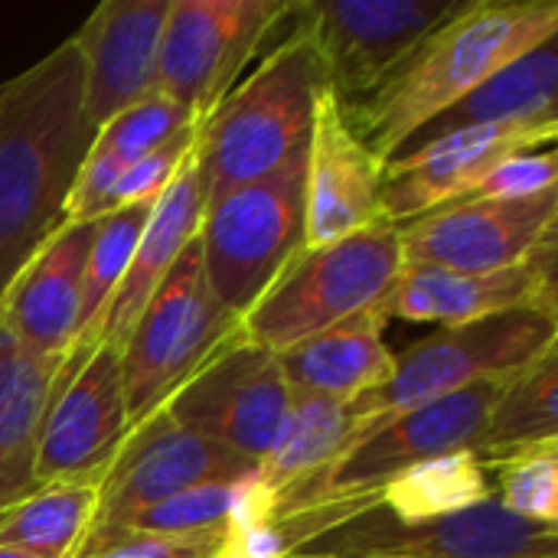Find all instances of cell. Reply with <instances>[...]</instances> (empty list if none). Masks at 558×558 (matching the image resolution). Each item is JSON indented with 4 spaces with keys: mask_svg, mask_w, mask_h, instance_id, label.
<instances>
[{
    "mask_svg": "<svg viewBox=\"0 0 558 558\" xmlns=\"http://www.w3.org/2000/svg\"><path fill=\"white\" fill-rule=\"evenodd\" d=\"M242 484H209L186 494H177L163 504L131 513L118 526L163 533V536H193V533H226Z\"/></svg>",
    "mask_w": 558,
    "mask_h": 558,
    "instance_id": "4dcf8cb0",
    "label": "cell"
},
{
    "mask_svg": "<svg viewBox=\"0 0 558 558\" xmlns=\"http://www.w3.org/2000/svg\"><path fill=\"white\" fill-rule=\"evenodd\" d=\"M275 539L288 558H558V530L526 523L497 500L422 523L369 504L281 530Z\"/></svg>",
    "mask_w": 558,
    "mask_h": 558,
    "instance_id": "8992f818",
    "label": "cell"
},
{
    "mask_svg": "<svg viewBox=\"0 0 558 558\" xmlns=\"http://www.w3.org/2000/svg\"><path fill=\"white\" fill-rule=\"evenodd\" d=\"M558 232V186L530 199H458L399 226L402 265L500 271Z\"/></svg>",
    "mask_w": 558,
    "mask_h": 558,
    "instance_id": "5bb4252c",
    "label": "cell"
},
{
    "mask_svg": "<svg viewBox=\"0 0 558 558\" xmlns=\"http://www.w3.org/2000/svg\"><path fill=\"white\" fill-rule=\"evenodd\" d=\"M255 474L258 464L248 458H239L229 448L180 428L167 412H157L131 428L114 451L101 481L92 530L118 526L131 513L177 494L209 484H245Z\"/></svg>",
    "mask_w": 558,
    "mask_h": 558,
    "instance_id": "4fadbf2b",
    "label": "cell"
},
{
    "mask_svg": "<svg viewBox=\"0 0 558 558\" xmlns=\"http://www.w3.org/2000/svg\"><path fill=\"white\" fill-rule=\"evenodd\" d=\"M278 363L291 392L350 405L392 376L396 353L386 347V317L369 307L281 350Z\"/></svg>",
    "mask_w": 558,
    "mask_h": 558,
    "instance_id": "44dd1931",
    "label": "cell"
},
{
    "mask_svg": "<svg viewBox=\"0 0 558 558\" xmlns=\"http://www.w3.org/2000/svg\"><path fill=\"white\" fill-rule=\"evenodd\" d=\"M307 150L278 170L206 203L196 232L206 281L222 307L242 317L304 248Z\"/></svg>",
    "mask_w": 558,
    "mask_h": 558,
    "instance_id": "ba28073f",
    "label": "cell"
},
{
    "mask_svg": "<svg viewBox=\"0 0 558 558\" xmlns=\"http://www.w3.org/2000/svg\"><path fill=\"white\" fill-rule=\"evenodd\" d=\"M386 160L347 124L337 92L327 85L314 108L304 170V248L340 242L383 219Z\"/></svg>",
    "mask_w": 558,
    "mask_h": 558,
    "instance_id": "e0dca14e",
    "label": "cell"
},
{
    "mask_svg": "<svg viewBox=\"0 0 558 558\" xmlns=\"http://www.w3.org/2000/svg\"><path fill=\"white\" fill-rule=\"evenodd\" d=\"M128 435L114 347H72L52 379L36 435V484L105 474Z\"/></svg>",
    "mask_w": 558,
    "mask_h": 558,
    "instance_id": "7c38bea8",
    "label": "cell"
},
{
    "mask_svg": "<svg viewBox=\"0 0 558 558\" xmlns=\"http://www.w3.org/2000/svg\"><path fill=\"white\" fill-rule=\"evenodd\" d=\"M105 474L36 484L0 520V549L29 558H75L92 533Z\"/></svg>",
    "mask_w": 558,
    "mask_h": 558,
    "instance_id": "d4e9b609",
    "label": "cell"
},
{
    "mask_svg": "<svg viewBox=\"0 0 558 558\" xmlns=\"http://www.w3.org/2000/svg\"><path fill=\"white\" fill-rule=\"evenodd\" d=\"M92 137L72 36L0 85V298L65 222Z\"/></svg>",
    "mask_w": 558,
    "mask_h": 558,
    "instance_id": "6da1fadb",
    "label": "cell"
},
{
    "mask_svg": "<svg viewBox=\"0 0 558 558\" xmlns=\"http://www.w3.org/2000/svg\"><path fill=\"white\" fill-rule=\"evenodd\" d=\"M556 242L558 232L546 235L520 265L500 271H448L402 265L399 278L376 304V311L386 320L402 317L412 324L438 327H458L507 311H543L558 317Z\"/></svg>",
    "mask_w": 558,
    "mask_h": 558,
    "instance_id": "9a60e30c",
    "label": "cell"
},
{
    "mask_svg": "<svg viewBox=\"0 0 558 558\" xmlns=\"http://www.w3.org/2000/svg\"><path fill=\"white\" fill-rule=\"evenodd\" d=\"M294 0H170L157 49V92L199 128L245 65L284 26Z\"/></svg>",
    "mask_w": 558,
    "mask_h": 558,
    "instance_id": "9c48e42d",
    "label": "cell"
},
{
    "mask_svg": "<svg viewBox=\"0 0 558 558\" xmlns=\"http://www.w3.org/2000/svg\"><path fill=\"white\" fill-rule=\"evenodd\" d=\"M281 558H288V556H281Z\"/></svg>",
    "mask_w": 558,
    "mask_h": 558,
    "instance_id": "d590c367",
    "label": "cell"
},
{
    "mask_svg": "<svg viewBox=\"0 0 558 558\" xmlns=\"http://www.w3.org/2000/svg\"><path fill=\"white\" fill-rule=\"evenodd\" d=\"M203 209H206V190H203V180H199L196 157L190 150L183 167L177 170V177L157 196L121 284L108 298L105 311L98 314V320L92 327V333L75 347L101 343V347L118 350L124 343L128 330L134 327V320L141 317V311L147 307L154 291L163 284V278L170 275V268L183 255V248L196 239L199 222H203Z\"/></svg>",
    "mask_w": 558,
    "mask_h": 558,
    "instance_id": "ffe728a7",
    "label": "cell"
},
{
    "mask_svg": "<svg viewBox=\"0 0 558 558\" xmlns=\"http://www.w3.org/2000/svg\"><path fill=\"white\" fill-rule=\"evenodd\" d=\"M199 131V128H196ZM196 131H183L177 134L173 141L160 144L157 150H150L147 157H141L137 163H131L111 186V196H108V213L111 209H121V206H134V203H154L167 183L177 177V170L183 167L186 154L193 150V141H196Z\"/></svg>",
    "mask_w": 558,
    "mask_h": 558,
    "instance_id": "d6a6232c",
    "label": "cell"
},
{
    "mask_svg": "<svg viewBox=\"0 0 558 558\" xmlns=\"http://www.w3.org/2000/svg\"><path fill=\"white\" fill-rule=\"evenodd\" d=\"M350 428L353 422L347 402L291 392V409L278 432V441L255 474L262 490L271 497V510L275 500H281L288 490L314 477L343 451Z\"/></svg>",
    "mask_w": 558,
    "mask_h": 558,
    "instance_id": "484cf974",
    "label": "cell"
},
{
    "mask_svg": "<svg viewBox=\"0 0 558 558\" xmlns=\"http://www.w3.org/2000/svg\"><path fill=\"white\" fill-rule=\"evenodd\" d=\"M556 147H539L497 163L464 199H530L546 190H556Z\"/></svg>",
    "mask_w": 558,
    "mask_h": 558,
    "instance_id": "836d02e7",
    "label": "cell"
},
{
    "mask_svg": "<svg viewBox=\"0 0 558 558\" xmlns=\"http://www.w3.org/2000/svg\"><path fill=\"white\" fill-rule=\"evenodd\" d=\"M56 366L26 353L0 320V520L36 487V435Z\"/></svg>",
    "mask_w": 558,
    "mask_h": 558,
    "instance_id": "cb8c5ba5",
    "label": "cell"
},
{
    "mask_svg": "<svg viewBox=\"0 0 558 558\" xmlns=\"http://www.w3.org/2000/svg\"><path fill=\"white\" fill-rule=\"evenodd\" d=\"M226 533H193V536H163L131 526L92 530L75 558H209L222 546Z\"/></svg>",
    "mask_w": 558,
    "mask_h": 558,
    "instance_id": "1f68e13d",
    "label": "cell"
},
{
    "mask_svg": "<svg viewBox=\"0 0 558 558\" xmlns=\"http://www.w3.org/2000/svg\"><path fill=\"white\" fill-rule=\"evenodd\" d=\"M170 0H101L72 36L82 56L85 118L105 121L157 88V49Z\"/></svg>",
    "mask_w": 558,
    "mask_h": 558,
    "instance_id": "ac0fdd59",
    "label": "cell"
},
{
    "mask_svg": "<svg viewBox=\"0 0 558 558\" xmlns=\"http://www.w3.org/2000/svg\"><path fill=\"white\" fill-rule=\"evenodd\" d=\"M281 29L284 36L265 52L258 69L239 82L196 131L193 157L206 203L307 150L327 75L307 39L294 33L288 20Z\"/></svg>",
    "mask_w": 558,
    "mask_h": 558,
    "instance_id": "3957f363",
    "label": "cell"
},
{
    "mask_svg": "<svg viewBox=\"0 0 558 558\" xmlns=\"http://www.w3.org/2000/svg\"><path fill=\"white\" fill-rule=\"evenodd\" d=\"M239 333L242 317L213 294L193 239L118 347L128 432L157 415Z\"/></svg>",
    "mask_w": 558,
    "mask_h": 558,
    "instance_id": "52a82bcc",
    "label": "cell"
},
{
    "mask_svg": "<svg viewBox=\"0 0 558 558\" xmlns=\"http://www.w3.org/2000/svg\"><path fill=\"white\" fill-rule=\"evenodd\" d=\"M154 203H134V206H121V209H111V213L98 216V229H95V239H92V248H88V258H85L82 314H78L75 343H82L92 333L98 314L105 311L114 288L121 284V278H124V271L131 265V255L137 248V239H141V232H144V226L150 219Z\"/></svg>",
    "mask_w": 558,
    "mask_h": 558,
    "instance_id": "f1b7e54d",
    "label": "cell"
},
{
    "mask_svg": "<svg viewBox=\"0 0 558 558\" xmlns=\"http://www.w3.org/2000/svg\"><path fill=\"white\" fill-rule=\"evenodd\" d=\"M291 409V386L278 353L242 333L222 347L160 412L180 428L262 464Z\"/></svg>",
    "mask_w": 558,
    "mask_h": 558,
    "instance_id": "8fae6325",
    "label": "cell"
},
{
    "mask_svg": "<svg viewBox=\"0 0 558 558\" xmlns=\"http://www.w3.org/2000/svg\"><path fill=\"white\" fill-rule=\"evenodd\" d=\"M402 271L399 226L379 219L340 242L301 248L242 314V337L281 353L376 307Z\"/></svg>",
    "mask_w": 558,
    "mask_h": 558,
    "instance_id": "5b68a950",
    "label": "cell"
},
{
    "mask_svg": "<svg viewBox=\"0 0 558 558\" xmlns=\"http://www.w3.org/2000/svg\"><path fill=\"white\" fill-rule=\"evenodd\" d=\"M558 36L546 39L533 52L513 59L474 92L458 98L438 118L422 124L389 160L412 154L415 147L438 141L445 134H458L468 128H494V124H526V121H558ZM386 160V163H389Z\"/></svg>",
    "mask_w": 558,
    "mask_h": 558,
    "instance_id": "7402d4cb",
    "label": "cell"
},
{
    "mask_svg": "<svg viewBox=\"0 0 558 558\" xmlns=\"http://www.w3.org/2000/svg\"><path fill=\"white\" fill-rule=\"evenodd\" d=\"M558 36L556 0H464L369 95L340 101L350 131L389 160L422 124Z\"/></svg>",
    "mask_w": 558,
    "mask_h": 558,
    "instance_id": "7a4b0ae2",
    "label": "cell"
},
{
    "mask_svg": "<svg viewBox=\"0 0 558 558\" xmlns=\"http://www.w3.org/2000/svg\"><path fill=\"white\" fill-rule=\"evenodd\" d=\"M209 558H281L271 526H226L222 546Z\"/></svg>",
    "mask_w": 558,
    "mask_h": 558,
    "instance_id": "e575fe53",
    "label": "cell"
},
{
    "mask_svg": "<svg viewBox=\"0 0 558 558\" xmlns=\"http://www.w3.org/2000/svg\"><path fill=\"white\" fill-rule=\"evenodd\" d=\"M98 219L62 222L13 275L0 298V320L16 343L49 363H59L78 333L85 258Z\"/></svg>",
    "mask_w": 558,
    "mask_h": 558,
    "instance_id": "d6986e66",
    "label": "cell"
},
{
    "mask_svg": "<svg viewBox=\"0 0 558 558\" xmlns=\"http://www.w3.org/2000/svg\"><path fill=\"white\" fill-rule=\"evenodd\" d=\"M183 131H196L193 118L163 92H150L111 121H105L82 160L78 180L72 186L69 206H65V222H82V219H98L108 213V196L114 180L157 150L160 144L173 141Z\"/></svg>",
    "mask_w": 558,
    "mask_h": 558,
    "instance_id": "603a6c76",
    "label": "cell"
},
{
    "mask_svg": "<svg viewBox=\"0 0 558 558\" xmlns=\"http://www.w3.org/2000/svg\"><path fill=\"white\" fill-rule=\"evenodd\" d=\"M553 350H558V317L543 311H507L458 327H438L396 356V369L379 389L350 402L353 428L347 445L402 412L487 379L513 376Z\"/></svg>",
    "mask_w": 558,
    "mask_h": 558,
    "instance_id": "277c9868",
    "label": "cell"
},
{
    "mask_svg": "<svg viewBox=\"0 0 558 558\" xmlns=\"http://www.w3.org/2000/svg\"><path fill=\"white\" fill-rule=\"evenodd\" d=\"M464 0H304L291 29L314 49L340 101L379 88Z\"/></svg>",
    "mask_w": 558,
    "mask_h": 558,
    "instance_id": "30bf717a",
    "label": "cell"
},
{
    "mask_svg": "<svg viewBox=\"0 0 558 558\" xmlns=\"http://www.w3.org/2000/svg\"><path fill=\"white\" fill-rule=\"evenodd\" d=\"M558 350L546 353L533 366L513 373L490 405L487 425L474 445L477 458L497 461L510 451L558 441Z\"/></svg>",
    "mask_w": 558,
    "mask_h": 558,
    "instance_id": "83f0119b",
    "label": "cell"
},
{
    "mask_svg": "<svg viewBox=\"0 0 558 558\" xmlns=\"http://www.w3.org/2000/svg\"><path fill=\"white\" fill-rule=\"evenodd\" d=\"M487 500H494L487 464L477 458L474 448H464V451H451L425 464H415L412 471L392 477L379 490L376 504L396 520L422 523V520L464 513Z\"/></svg>",
    "mask_w": 558,
    "mask_h": 558,
    "instance_id": "4316f807",
    "label": "cell"
},
{
    "mask_svg": "<svg viewBox=\"0 0 558 558\" xmlns=\"http://www.w3.org/2000/svg\"><path fill=\"white\" fill-rule=\"evenodd\" d=\"M487 474H494L490 490L507 513L558 530V441L530 445L487 461Z\"/></svg>",
    "mask_w": 558,
    "mask_h": 558,
    "instance_id": "f546056e",
    "label": "cell"
},
{
    "mask_svg": "<svg viewBox=\"0 0 558 558\" xmlns=\"http://www.w3.org/2000/svg\"><path fill=\"white\" fill-rule=\"evenodd\" d=\"M556 131L558 121L468 128L389 160L379 193L383 219L402 226L415 216L464 199L497 163L526 150L556 147Z\"/></svg>",
    "mask_w": 558,
    "mask_h": 558,
    "instance_id": "2e32d148",
    "label": "cell"
}]
</instances>
